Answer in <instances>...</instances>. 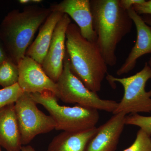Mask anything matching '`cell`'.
Here are the masks:
<instances>
[{
  "instance_id": "1",
  "label": "cell",
  "mask_w": 151,
  "mask_h": 151,
  "mask_svg": "<svg viewBox=\"0 0 151 151\" xmlns=\"http://www.w3.org/2000/svg\"><path fill=\"white\" fill-rule=\"evenodd\" d=\"M90 2L96 42L108 66H115L117 46L131 32L133 22L119 0H90Z\"/></svg>"
},
{
  "instance_id": "2",
  "label": "cell",
  "mask_w": 151,
  "mask_h": 151,
  "mask_svg": "<svg viewBox=\"0 0 151 151\" xmlns=\"http://www.w3.org/2000/svg\"><path fill=\"white\" fill-rule=\"evenodd\" d=\"M65 46L73 74L89 90L100 91L108 65L97 42L83 37L77 25L71 23L66 32Z\"/></svg>"
},
{
  "instance_id": "3",
  "label": "cell",
  "mask_w": 151,
  "mask_h": 151,
  "mask_svg": "<svg viewBox=\"0 0 151 151\" xmlns=\"http://www.w3.org/2000/svg\"><path fill=\"white\" fill-rule=\"evenodd\" d=\"M51 12L49 8L26 6L22 11L13 10L0 24V38L9 58L18 65L26 56L36 32Z\"/></svg>"
},
{
  "instance_id": "4",
  "label": "cell",
  "mask_w": 151,
  "mask_h": 151,
  "mask_svg": "<svg viewBox=\"0 0 151 151\" xmlns=\"http://www.w3.org/2000/svg\"><path fill=\"white\" fill-rule=\"evenodd\" d=\"M37 104L42 105L54 119L57 130L75 132L96 127L99 120L98 110L77 105L73 107L62 106L52 92L30 94Z\"/></svg>"
},
{
  "instance_id": "5",
  "label": "cell",
  "mask_w": 151,
  "mask_h": 151,
  "mask_svg": "<svg viewBox=\"0 0 151 151\" xmlns=\"http://www.w3.org/2000/svg\"><path fill=\"white\" fill-rule=\"evenodd\" d=\"M106 78L113 88L116 87V82H118L124 89L123 98L113 114L151 113V89L147 91L145 89L147 82L151 78V67L147 62L134 75L119 78L108 73Z\"/></svg>"
},
{
  "instance_id": "6",
  "label": "cell",
  "mask_w": 151,
  "mask_h": 151,
  "mask_svg": "<svg viewBox=\"0 0 151 151\" xmlns=\"http://www.w3.org/2000/svg\"><path fill=\"white\" fill-rule=\"evenodd\" d=\"M58 98L63 102L113 113L118 103L113 100H104L97 93L91 91L76 76L70 69V60L65 53L62 73L56 82Z\"/></svg>"
},
{
  "instance_id": "7",
  "label": "cell",
  "mask_w": 151,
  "mask_h": 151,
  "mask_svg": "<svg viewBox=\"0 0 151 151\" xmlns=\"http://www.w3.org/2000/svg\"><path fill=\"white\" fill-rule=\"evenodd\" d=\"M22 145H27L36 136L55 129L54 119L40 110L30 93L24 92L15 103Z\"/></svg>"
},
{
  "instance_id": "8",
  "label": "cell",
  "mask_w": 151,
  "mask_h": 151,
  "mask_svg": "<svg viewBox=\"0 0 151 151\" xmlns=\"http://www.w3.org/2000/svg\"><path fill=\"white\" fill-rule=\"evenodd\" d=\"M71 23L70 17L64 14L55 27L48 51L41 65L47 76L55 83L63 70L66 53V32Z\"/></svg>"
},
{
  "instance_id": "9",
  "label": "cell",
  "mask_w": 151,
  "mask_h": 151,
  "mask_svg": "<svg viewBox=\"0 0 151 151\" xmlns=\"http://www.w3.org/2000/svg\"><path fill=\"white\" fill-rule=\"evenodd\" d=\"M18 66V84L24 92L32 94L49 91L58 98L56 83L47 76L40 64L26 55L19 62Z\"/></svg>"
},
{
  "instance_id": "10",
  "label": "cell",
  "mask_w": 151,
  "mask_h": 151,
  "mask_svg": "<svg viewBox=\"0 0 151 151\" xmlns=\"http://www.w3.org/2000/svg\"><path fill=\"white\" fill-rule=\"evenodd\" d=\"M55 11L70 17L79 28L81 35L87 40L97 42V35L93 26L90 0H64L50 6Z\"/></svg>"
},
{
  "instance_id": "11",
  "label": "cell",
  "mask_w": 151,
  "mask_h": 151,
  "mask_svg": "<svg viewBox=\"0 0 151 151\" xmlns=\"http://www.w3.org/2000/svg\"><path fill=\"white\" fill-rule=\"evenodd\" d=\"M137 29L136 43L116 74L121 76L132 71L136 66L137 60L141 57L151 54V28L143 20L133 8L127 11Z\"/></svg>"
},
{
  "instance_id": "12",
  "label": "cell",
  "mask_w": 151,
  "mask_h": 151,
  "mask_svg": "<svg viewBox=\"0 0 151 151\" xmlns=\"http://www.w3.org/2000/svg\"><path fill=\"white\" fill-rule=\"evenodd\" d=\"M127 115L113 114L105 124L97 127L96 134L89 142L86 151H115L125 126Z\"/></svg>"
},
{
  "instance_id": "13",
  "label": "cell",
  "mask_w": 151,
  "mask_h": 151,
  "mask_svg": "<svg viewBox=\"0 0 151 151\" xmlns=\"http://www.w3.org/2000/svg\"><path fill=\"white\" fill-rule=\"evenodd\" d=\"M0 145L7 151H20L22 147L15 104L0 110Z\"/></svg>"
},
{
  "instance_id": "14",
  "label": "cell",
  "mask_w": 151,
  "mask_h": 151,
  "mask_svg": "<svg viewBox=\"0 0 151 151\" xmlns=\"http://www.w3.org/2000/svg\"><path fill=\"white\" fill-rule=\"evenodd\" d=\"M63 14L55 11L51 12L41 26L37 37L28 49L26 56L42 65L48 51L55 27Z\"/></svg>"
},
{
  "instance_id": "15",
  "label": "cell",
  "mask_w": 151,
  "mask_h": 151,
  "mask_svg": "<svg viewBox=\"0 0 151 151\" xmlns=\"http://www.w3.org/2000/svg\"><path fill=\"white\" fill-rule=\"evenodd\" d=\"M97 127L79 132H63L49 145L47 151H86L89 142L96 134Z\"/></svg>"
},
{
  "instance_id": "16",
  "label": "cell",
  "mask_w": 151,
  "mask_h": 151,
  "mask_svg": "<svg viewBox=\"0 0 151 151\" xmlns=\"http://www.w3.org/2000/svg\"><path fill=\"white\" fill-rule=\"evenodd\" d=\"M18 66L9 58L0 63V86L9 87L18 82Z\"/></svg>"
},
{
  "instance_id": "17",
  "label": "cell",
  "mask_w": 151,
  "mask_h": 151,
  "mask_svg": "<svg viewBox=\"0 0 151 151\" xmlns=\"http://www.w3.org/2000/svg\"><path fill=\"white\" fill-rule=\"evenodd\" d=\"M24 92L18 83L0 89V110L8 105L15 104Z\"/></svg>"
},
{
  "instance_id": "18",
  "label": "cell",
  "mask_w": 151,
  "mask_h": 151,
  "mask_svg": "<svg viewBox=\"0 0 151 151\" xmlns=\"http://www.w3.org/2000/svg\"><path fill=\"white\" fill-rule=\"evenodd\" d=\"M125 125H133L139 127L147 134L151 136V116H142L138 113L126 116Z\"/></svg>"
},
{
  "instance_id": "19",
  "label": "cell",
  "mask_w": 151,
  "mask_h": 151,
  "mask_svg": "<svg viewBox=\"0 0 151 151\" xmlns=\"http://www.w3.org/2000/svg\"><path fill=\"white\" fill-rule=\"evenodd\" d=\"M123 151H151V136L140 129L134 142Z\"/></svg>"
},
{
  "instance_id": "20",
  "label": "cell",
  "mask_w": 151,
  "mask_h": 151,
  "mask_svg": "<svg viewBox=\"0 0 151 151\" xmlns=\"http://www.w3.org/2000/svg\"><path fill=\"white\" fill-rule=\"evenodd\" d=\"M133 9L138 14L151 15V0L145 1L142 3L136 4Z\"/></svg>"
},
{
  "instance_id": "21",
  "label": "cell",
  "mask_w": 151,
  "mask_h": 151,
  "mask_svg": "<svg viewBox=\"0 0 151 151\" xmlns=\"http://www.w3.org/2000/svg\"><path fill=\"white\" fill-rule=\"evenodd\" d=\"M145 0H119L120 6L126 11L133 7L136 4L142 3Z\"/></svg>"
},
{
  "instance_id": "22",
  "label": "cell",
  "mask_w": 151,
  "mask_h": 151,
  "mask_svg": "<svg viewBox=\"0 0 151 151\" xmlns=\"http://www.w3.org/2000/svg\"><path fill=\"white\" fill-rule=\"evenodd\" d=\"M9 58L4 45L0 38V63Z\"/></svg>"
},
{
  "instance_id": "23",
  "label": "cell",
  "mask_w": 151,
  "mask_h": 151,
  "mask_svg": "<svg viewBox=\"0 0 151 151\" xmlns=\"http://www.w3.org/2000/svg\"><path fill=\"white\" fill-rule=\"evenodd\" d=\"M141 17L145 22L151 28V15H144Z\"/></svg>"
},
{
  "instance_id": "24",
  "label": "cell",
  "mask_w": 151,
  "mask_h": 151,
  "mask_svg": "<svg viewBox=\"0 0 151 151\" xmlns=\"http://www.w3.org/2000/svg\"><path fill=\"white\" fill-rule=\"evenodd\" d=\"M0 151H1L0 150ZM20 151H36L35 149L30 145L23 146Z\"/></svg>"
},
{
  "instance_id": "25",
  "label": "cell",
  "mask_w": 151,
  "mask_h": 151,
  "mask_svg": "<svg viewBox=\"0 0 151 151\" xmlns=\"http://www.w3.org/2000/svg\"><path fill=\"white\" fill-rule=\"evenodd\" d=\"M18 1L22 4L26 5L31 3V0H19Z\"/></svg>"
},
{
  "instance_id": "26",
  "label": "cell",
  "mask_w": 151,
  "mask_h": 151,
  "mask_svg": "<svg viewBox=\"0 0 151 151\" xmlns=\"http://www.w3.org/2000/svg\"><path fill=\"white\" fill-rule=\"evenodd\" d=\"M42 2V0H31V3H33L34 4H39V3Z\"/></svg>"
},
{
  "instance_id": "27",
  "label": "cell",
  "mask_w": 151,
  "mask_h": 151,
  "mask_svg": "<svg viewBox=\"0 0 151 151\" xmlns=\"http://www.w3.org/2000/svg\"><path fill=\"white\" fill-rule=\"evenodd\" d=\"M147 63L148 64V65L151 67V56L150 57V59H149L148 62H147Z\"/></svg>"
}]
</instances>
